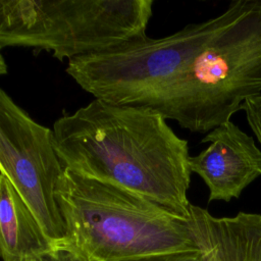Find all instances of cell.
Masks as SVG:
<instances>
[{
  "label": "cell",
  "instance_id": "obj_1",
  "mask_svg": "<svg viewBox=\"0 0 261 261\" xmlns=\"http://www.w3.org/2000/svg\"><path fill=\"white\" fill-rule=\"evenodd\" d=\"M166 120L150 107L94 98L55 120L53 143L64 167L189 218V143Z\"/></svg>",
  "mask_w": 261,
  "mask_h": 261
},
{
  "label": "cell",
  "instance_id": "obj_2",
  "mask_svg": "<svg viewBox=\"0 0 261 261\" xmlns=\"http://www.w3.org/2000/svg\"><path fill=\"white\" fill-rule=\"evenodd\" d=\"M261 94V0H236L182 73L147 107L192 133L230 121Z\"/></svg>",
  "mask_w": 261,
  "mask_h": 261
},
{
  "label": "cell",
  "instance_id": "obj_3",
  "mask_svg": "<svg viewBox=\"0 0 261 261\" xmlns=\"http://www.w3.org/2000/svg\"><path fill=\"white\" fill-rule=\"evenodd\" d=\"M56 198L66 243L90 261L198 250L189 218L118 186L64 167Z\"/></svg>",
  "mask_w": 261,
  "mask_h": 261
},
{
  "label": "cell",
  "instance_id": "obj_4",
  "mask_svg": "<svg viewBox=\"0 0 261 261\" xmlns=\"http://www.w3.org/2000/svg\"><path fill=\"white\" fill-rule=\"evenodd\" d=\"M153 5V0H0V48H31L69 61L147 36Z\"/></svg>",
  "mask_w": 261,
  "mask_h": 261
},
{
  "label": "cell",
  "instance_id": "obj_5",
  "mask_svg": "<svg viewBox=\"0 0 261 261\" xmlns=\"http://www.w3.org/2000/svg\"><path fill=\"white\" fill-rule=\"evenodd\" d=\"M63 170L53 130L37 122L0 89V173L9 179L55 245L68 239L56 198Z\"/></svg>",
  "mask_w": 261,
  "mask_h": 261
},
{
  "label": "cell",
  "instance_id": "obj_6",
  "mask_svg": "<svg viewBox=\"0 0 261 261\" xmlns=\"http://www.w3.org/2000/svg\"><path fill=\"white\" fill-rule=\"evenodd\" d=\"M201 142L209 146L190 156L189 165L208 188V202L238 199L261 176V150L231 120L213 128Z\"/></svg>",
  "mask_w": 261,
  "mask_h": 261
},
{
  "label": "cell",
  "instance_id": "obj_7",
  "mask_svg": "<svg viewBox=\"0 0 261 261\" xmlns=\"http://www.w3.org/2000/svg\"><path fill=\"white\" fill-rule=\"evenodd\" d=\"M190 223L202 261H261V215L215 217L191 205Z\"/></svg>",
  "mask_w": 261,
  "mask_h": 261
},
{
  "label": "cell",
  "instance_id": "obj_8",
  "mask_svg": "<svg viewBox=\"0 0 261 261\" xmlns=\"http://www.w3.org/2000/svg\"><path fill=\"white\" fill-rule=\"evenodd\" d=\"M54 246L15 188L0 173V252L3 261L37 260Z\"/></svg>",
  "mask_w": 261,
  "mask_h": 261
},
{
  "label": "cell",
  "instance_id": "obj_9",
  "mask_svg": "<svg viewBox=\"0 0 261 261\" xmlns=\"http://www.w3.org/2000/svg\"><path fill=\"white\" fill-rule=\"evenodd\" d=\"M112 261H202V256L199 250H184L136 256Z\"/></svg>",
  "mask_w": 261,
  "mask_h": 261
},
{
  "label": "cell",
  "instance_id": "obj_10",
  "mask_svg": "<svg viewBox=\"0 0 261 261\" xmlns=\"http://www.w3.org/2000/svg\"><path fill=\"white\" fill-rule=\"evenodd\" d=\"M37 261H90V259L76 248L65 243L54 246L42 254Z\"/></svg>",
  "mask_w": 261,
  "mask_h": 261
},
{
  "label": "cell",
  "instance_id": "obj_11",
  "mask_svg": "<svg viewBox=\"0 0 261 261\" xmlns=\"http://www.w3.org/2000/svg\"><path fill=\"white\" fill-rule=\"evenodd\" d=\"M242 110L245 111L248 124L261 146V94L245 101Z\"/></svg>",
  "mask_w": 261,
  "mask_h": 261
},
{
  "label": "cell",
  "instance_id": "obj_12",
  "mask_svg": "<svg viewBox=\"0 0 261 261\" xmlns=\"http://www.w3.org/2000/svg\"><path fill=\"white\" fill-rule=\"evenodd\" d=\"M25 261H37L36 259H30V260H25Z\"/></svg>",
  "mask_w": 261,
  "mask_h": 261
}]
</instances>
